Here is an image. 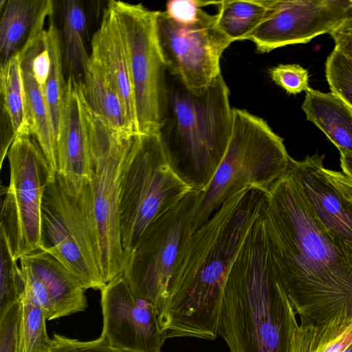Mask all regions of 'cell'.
Segmentation results:
<instances>
[{
    "instance_id": "obj_1",
    "label": "cell",
    "mask_w": 352,
    "mask_h": 352,
    "mask_svg": "<svg viewBox=\"0 0 352 352\" xmlns=\"http://www.w3.org/2000/svg\"><path fill=\"white\" fill-rule=\"evenodd\" d=\"M262 215L274 266L300 322L352 309V250L327 231L289 168L269 190Z\"/></svg>"
},
{
    "instance_id": "obj_2",
    "label": "cell",
    "mask_w": 352,
    "mask_h": 352,
    "mask_svg": "<svg viewBox=\"0 0 352 352\" xmlns=\"http://www.w3.org/2000/svg\"><path fill=\"white\" fill-rule=\"evenodd\" d=\"M267 192L247 187L229 197L182 248L159 311L167 338L214 340L224 288L234 258L261 213Z\"/></svg>"
},
{
    "instance_id": "obj_3",
    "label": "cell",
    "mask_w": 352,
    "mask_h": 352,
    "mask_svg": "<svg viewBox=\"0 0 352 352\" xmlns=\"http://www.w3.org/2000/svg\"><path fill=\"white\" fill-rule=\"evenodd\" d=\"M298 324L274 266L261 213L229 270L219 336L230 352H291Z\"/></svg>"
},
{
    "instance_id": "obj_4",
    "label": "cell",
    "mask_w": 352,
    "mask_h": 352,
    "mask_svg": "<svg viewBox=\"0 0 352 352\" xmlns=\"http://www.w3.org/2000/svg\"><path fill=\"white\" fill-rule=\"evenodd\" d=\"M85 107L91 143L90 180L77 197L67 193L60 184V195L85 250L107 284L123 274L126 262L119 200L123 168L136 134L120 135L89 107L85 99Z\"/></svg>"
},
{
    "instance_id": "obj_5",
    "label": "cell",
    "mask_w": 352,
    "mask_h": 352,
    "mask_svg": "<svg viewBox=\"0 0 352 352\" xmlns=\"http://www.w3.org/2000/svg\"><path fill=\"white\" fill-rule=\"evenodd\" d=\"M168 103L160 133L175 173L204 191L227 149L232 126L230 90L221 74L200 94L168 72Z\"/></svg>"
},
{
    "instance_id": "obj_6",
    "label": "cell",
    "mask_w": 352,
    "mask_h": 352,
    "mask_svg": "<svg viewBox=\"0 0 352 352\" xmlns=\"http://www.w3.org/2000/svg\"><path fill=\"white\" fill-rule=\"evenodd\" d=\"M291 158L283 140L263 118L233 109L232 126L225 155L211 182L202 191L192 222V233L226 199L247 187L267 192L287 172Z\"/></svg>"
},
{
    "instance_id": "obj_7",
    "label": "cell",
    "mask_w": 352,
    "mask_h": 352,
    "mask_svg": "<svg viewBox=\"0 0 352 352\" xmlns=\"http://www.w3.org/2000/svg\"><path fill=\"white\" fill-rule=\"evenodd\" d=\"M192 189L173 170L159 133L136 134L120 184V236L126 260L162 214Z\"/></svg>"
},
{
    "instance_id": "obj_8",
    "label": "cell",
    "mask_w": 352,
    "mask_h": 352,
    "mask_svg": "<svg viewBox=\"0 0 352 352\" xmlns=\"http://www.w3.org/2000/svg\"><path fill=\"white\" fill-rule=\"evenodd\" d=\"M122 34L136 113L137 134L159 133L167 115L168 70L156 33L157 11L141 3L108 1Z\"/></svg>"
},
{
    "instance_id": "obj_9",
    "label": "cell",
    "mask_w": 352,
    "mask_h": 352,
    "mask_svg": "<svg viewBox=\"0 0 352 352\" xmlns=\"http://www.w3.org/2000/svg\"><path fill=\"white\" fill-rule=\"evenodd\" d=\"M7 157L10 179L1 201L0 230L18 260L40 250L44 193L56 173L30 134L17 135Z\"/></svg>"
},
{
    "instance_id": "obj_10",
    "label": "cell",
    "mask_w": 352,
    "mask_h": 352,
    "mask_svg": "<svg viewBox=\"0 0 352 352\" xmlns=\"http://www.w3.org/2000/svg\"><path fill=\"white\" fill-rule=\"evenodd\" d=\"M201 193L192 190L157 219L126 260L122 274L133 294L159 311L167 298L180 251L192 234Z\"/></svg>"
},
{
    "instance_id": "obj_11",
    "label": "cell",
    "mask_w": 352,
    "mask_h": 352,
    "mask_svg": "<svg viewBox=\"0 0 352 352\" xmlns=\"http://www.w3.org/2000/svg\"><path fill=\"white\" fill-rule=\"evenodd\" d=\"M155 25L168 72L194 94L205 91L221 74V56L232 43L218 28L217 14L202 8L195 20L182 23L157 11Z\"/></svg>"
},
{
    "instance_id": "obj_12",
    "label": "cell",
    "mask_w": 352,
    "mask_h": 352,
    "mask_svg": "<svg viewBox=\"0 0 352 352\" xmlns=\"http://www.w3.org/2000/svg\"><path fill=\"white\" fill-rule=\"evenodd\" d=\"M352 12V0H270L248 40L261 53L299 43L338 28Z\"/></svg>"
},
{
    "instance_id": "obj_13",
    "label": "cell",
    "mask_w": 352,
    "mask_h": 352,
    "mask_svg": "<svg viewBox=\"0 0 352 352\" xmlns=\"http://www.w3.org/2000/svg\"><path fill=\"white\" fill-rule=\"evenodd\" d=\"M100 292L101 336L125 352H161L167 337L160 323L158 309L136 296L123 274Z\"/></svg>"
},
{
    "instance_id": "obj_14",
    "label": "cell",
    "mask_w": 352,
    "mask_h": 352,
    "mask_svg": "<svg viewBox=\"0 0 352 352\" xmlns=\"http://www.w3.org/2000/svg\"><path fill=\"white\" fill-rule=\"evenodd\" d=\"M56 177L67 193L77 197L91 177V143L82 82L69 74L57 140Z\"/></svg>"
},
{
    "instance_id": "obj_15",
    "label": "cell",
    "mask_w": 352,
    "mask_h": 352,
    "mask_svg": "<svg viewBox=\"0 0 352 352\" xmlns=\"http://www.w3.org/2000/svg\"><path fill=\"white\" fill-rule=\"evenodd\" d=\"M40 250L54 256L85 289L101 290L106 285L85 250L61 202L56 174L44 193Z\"/></svg>"
},
{
    "instance_id": "obj_16",
    "label": "cell",
    "mask_w": 352,
    "mask_h": 352,
    "mask_svg": "<svg viewBox=\"0 0 352 352\" xmlns=\"http://www.w3.org/2000/svg\"><path fill=\"white\" fill-rule=\"evenodd\" d=\"M19 261L23 290L43 309L47 320L86 309V289L50 254L38 250Z\"/></svg>"
},
{
    "instance_id": "obj_17",
    "label": "cell",
    "mask_w": 352,
    "mask_h": 352,
    "mask_svg": "<svg viewBox=\"0 0 352 352\" xmlns=\"http://www.w3.org/2000/svg\"><path fill=\"white\" fill-rule=\"evenodd\" d=\"M323 160L318 154L301 161L291 158L289 168L327 231L352 250V203L329 178Z\"/></svg>"
},
{
    "instance_id": "obj_18",
    "label": "cell",
    "mask_w": 352,
    "mask_h": 352,
    "mask_svg": "<svg viewBox=\"0 0 352 352\" xmlns=\"http://www.w3.org/2000/svg\"><path fill=\"white\" fill-rule=\"evenodd\" d=\"M92 58L118 94L135 133L136 113L128 59L117 14L108 2L91 39Z\"/></svg>"
},
{
    "instance_id": "obj_19",
    "label": "cell",
    "mask_w": 352,
    "mask_h": 352,
    "mask_svg": "<svg viewBox=\"0 0 352 352\" xmlns=\"http://www.w3.org/2000/svg\"><path fill=\"white\" fill-rule=\"evenodd\" d=\"M52 0L6 1L0 21V60L6 63L18 52L21 56L43 35L52 16Z\"/></svg>"
},
{
    "instance_id": "obj_20",
    "label": "cell",
    "mask_w": 352,
    "mask_h": 352,
    "mask_svg": "<svg viewBox=\"0 0 352 352\" xmlns=\"http://www.w3.org/2000/svg\"><path fill=\"white\" fill-rule=\"evenodd\" d=\"M42 37L30 47L22 58V74L31 135L38 143L52 170L56 173L58 170L56 135L45 96L44 86L36 79L32 70L33 57L37 44Z\"/></svg>"
},
{
    "instance_id": "obj_21",
    "label": "cell",
    "mask_w": 352,
    "mask_h": 352,
    "mask_svg": "<svg viewBox=\"0 0 352 352\" xmlns=\"http://www.w3.org/2000/svg\"><path fill=\"white\" fill-rule=\"evenodd\" d=\"M302 109L338 148L352 154V110L331 93L309 88L305 91Z\"/></svg>"
},
{
    "instance_id": "obj_22",
    "label": "cell",
    "mask_w": 352,
    "mask_h": 352,
    "mask_svg": "<svg viewBox=\"0 0 352 352\" xmlns=\"http://www.w3.org/2000/svg\"><path fill=\"white\" fill-rule=\"evenodd\" d=\"M82 72L83 93L89 107L120 135H135L118 94L100 66L89 57Z\"/></svg>"
},
{
    "instance_id": "obj_23",
    "label": "cell",
    "mask_w": 352,
    "mask_h": 352,
    "mask_svg": "<svg viewBox=\"0 0 352 352\" xmlns=\"http://www.w3.org/2000/svg\"><path fill=\"white\" fill-rule=\"evenodd\" d=\"M291 352H352V309L344 307L321 323L300 322Z\"/></svg>"
},
{
    "instance_id": "obj_24",
    "label": "cell",
    "mask_w": 352,
    "mask_h": 352,
    "mask_svg": "<svg viewBox=\"0 0 352 352\" xmlns=\"http://www.w3.org/2000/svg\"><path fill=\"white\" fill-rule=\"evenodd\" d=\"M21 65L17 53L0 65L1 111L10 120L16 137L31 135Z\"/></svg>"
},
{
    "instance_id": "obj_25",
    "label": "cell",
    "mask_w": 352,
    "mask_h": 352,
    "mask_svg": "<svg viewBox=\"0 0 352 352\" xmlns=\"http://www.w3.org/2000/svg\"><path fill=\"white\" fill-rule=\"evenodd\" d=\"M270 0H223L217 13V25L232 43L248 40L263 20Z\"/></svg>"
},
{
    "instance_id": "obj_26",
    "label": "cell",
    "mask_w": 352,
    "mask_h": 352,
    "mask_svg": "<svg viewBox=\"0 0 352 352\" xmlns=\"http://www.w3.org/2000/svg\"><path fill=\"white\" fill-rule=\"evenodd\" d=\"M63 30L65 41V63L69 74L83 71L90 56L87 53L85 38L87 17L80 1H64L61 6Z\"/></svg>"
},
{
    "instance_id": "obj_27",
    "label": "cell",
    "mask_w": 352,
    "mask_h": 352,
    "mask_svg": "<svg viewBox=\"0 0 352 352\" xmlns=\"http://www.w3.org/2000/svg\"><path fill=\"white\" fill-rule=\"evenodd\" d=\"M43 40L50 57V69L43 89L58 140L67 81L63 71L59 33L53 21L45 29Z\"/></svg>"
},
{
    "instance_id": "obj_28",
    "label": "cell",
    "mask_w": 352,
    "mask_h": 352,
    "mask_svg": "<svg viewBox=\"0 0 352 352\" xmlns=\"http://www.w3.org/2000/svg\"><path fill=\"white\" fill-rule=\"evenodd\" d=\"M43 309L24 290L20 300L16 352H50L52 338L47 333Z\"/></svg>"
},
{
    "instance_id": "obj_29",
    "label": "cell",
    "mask_w": 352,
    "mask_h": 352,
    "mask_svg": "<svg viewBox=\"0 0 352 352\" xmlns=\"http://www.w3.org/2000/svg\"><path fill=\"white\" fill-rule=\"evenodd\" d=\"M16 261L6 236L0 230V315L20 301L23 292L24 283Z\"/></svg>"
},
{
    "instance_id": "obj_30",
    "label": "cell",
    "mask_w": 352,
    "mask_h": 352,
    "mask_svg": "<svg viewBox=\"0 0 352 352\" xmlns=\"http://www.w3.org/2000/svg\"><path fill=\"white\" fill-rule=\"evenodd\" d=\"M325 74L331 93L352 110V63L333 49L325 63Z\"/></svg>"
},
{
    "instance_id": "obj_31",
    "label": "cell",
    "mask_w": 352,
    "mask_h": 352,
    "mask_svg": "<svg viewBox=\"0 0 352 352\" xmlns=\"http://www.w3.org/2000/svg\"><path fill=\"white\" fill-rule=\"evenodd\" d=\"M272 80L289 94H299L309 87V73L296 64H279L270 70Z\"/></svg>"
},
{
    "instance_id": "obj_32",
    "label": "cell",
    "mask_w": 352,
    "mask_h": 352,
    "mask_svg": "<svg viewBox=\"0 0 352 352\" xmlns=\"http://www.w3.org/2000/svg\"><path fill=\"white\" fill-rule=\"evenodd\" d=\"M50 352H125L111 346L100 336L90 341H80L54 333Z\"/></svg>"
},
{
    "instance_id": "obj_33",
    "label": "cell",
    "mask_w": 352,
    "mask_h": 352,
    "mask_svg": "<svg viewBox=\"0 0 352 352\" xmlns=\"http://www.w3.org/2000/svg\"><path fill=\"white\" fill-rule=\"evenodd\" d=\"M20 301L0 315V352H16Z\"/></svg>"
},
{
    "instance_id": "obj_34",
    "label": "cell",
    "mask_w": 352,
    "mask_h": 352,
    "mask_svg": "<svg viewBox=\"0 0 352 352\" xmlns=\"http://www.w3.org/2000/svg\"><path fill=\"white\" fill-rule=\"evenodd\" d=\"M219 1L173 0L167 2L165 12L177 21L188 23L195 20L204 7L217 5Z\"/></svg>"
},
{
    "instance_id": "obj_35",
    "label": "cell",
    "mask_w": 352,
    "mask_h": 352,
    "mask_svg": "<svg viewBox=\"0 0 352 352\" xmlns=\"http://www.w3.org/2000/svg\"><path fill=\"white\" fill-rule=\"evenodd\" d=\"M330 35L334 41V49L352 63V12Z\"/></svg>"
},
{
    "instance_id": "obj_36",
    "label": "cell",
    "mask_w": 352,
    "mask_h": 352,
    "mask_svg": "<svg viewBox=\"0 0 352 352\" xmlns=\"http://www.w3.org/2000/svg\"><path fill=\"white\" fill-rule=\"evenodd\" d=\"M325 173L340 192L352 203V181L341 172L325 168Z\"/></svg>"
},
{
    "instance_id": "obj_37",
    "label": "cell",
    "mask_w": 352,
    "mask_h": 352,
    "mask_svg": "<svg viewBox=\"0 0 352 352\" xmlns=\"http://www.w3.org/2000/svg\"><path fill=\"white\" fill-rule=\"evenodd\" d=\"M340 166L343 173L352 181V154L340 151Z\"/></svg>"
}]
</instances>
